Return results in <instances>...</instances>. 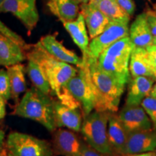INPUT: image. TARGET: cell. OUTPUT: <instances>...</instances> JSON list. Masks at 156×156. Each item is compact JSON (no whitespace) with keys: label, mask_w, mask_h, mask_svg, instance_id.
<instances>
[{"label":"cell","mask_w":156,"mask_h":156,"mask_svg":"<svg viewBox=\"0 0 156 156\" xmlns=\"http://www.w3.org/2000/svg\"><path fill=\"white\" fill-rule=\"evenodd\" d=\"M95 100V111L116 113L126 85L103 71L98 59L82 57Z\"/></svg>","instance_id":"7a4b0ae2"},{"label":"cell","mask_w":156,"mask_h":156,"mask_svg":"<svg viewBox=\"0 0 156 156\" xmlns=\"http://www.w3.org/2000/svg\"><path fill=\"white\" fill-rule=\"evenodd\" d=\"M129 37L135 47L145 48L153 44V36L148 25L145 12L137 15L130 25Z\"/></svg>","instance_id":"e0dca14e"},{"label":"cell","mask_w":156,"mask_h":156,"mask_svg":"<svg viewBox=\"0 0 156 156\" xmlns=\"http://www.w3.org/2000/svg\"><path fill=\"white\" fill-rule=\"evenodd\" d=\"M153 78L146 76L130 78L128 84L126 105H140L142 101L151 95L154 83Z\"/></svg>","instance_id":"2e32d148"},{"label":"cell","mask_w":156,"mask_h":156,"mask_svg":"<svg viewBox=\"0 0 156 156\" xmlns=\"http://www.w3.org/2000/svg\"><path fill=\"white\" fill-rule=\"evenodd\" d=\"M119 6L130 17L133 15L135 11V4L133 0H116Z\"/></svg>","instance_id":"f546056e"},{"label":"cell","mask_w":156,"mask_h":156,"mask_svg":"<svg viewBox=\"0 0 156 156\" xmlns=\"http://www.w3.org/2000/svg\"><path fill=\"white\" fill-rule=\"evenodd\" d=\"M5 101V99H4L3 98H2V95H0V101Z\"/></svg>","instance_id":"ab89813d"},{"label":"cell","mask_w":156,"mask_h":156,"mask_svg":"<svg viewBox=\"0 0 156 156\" xmlns=\"http://www.w3.org/2000/svg\"><path fill=\"white\" fill-rule=\"evenodd\" d=\"M5 145L12 156H52L54 153L51 145L46 140L19 132H11Z\"/></svg>","instance_id":"8992f818"},{"label":"cell","mask_w":156,"mask_h":156,"mask_svg":"<svg viewBox=\"0 0 156 156\" xmlns=\"http://www.w3.org/2000/svg\"><path fill=\"white\" fill-rule=\"evenodd\" d=\"M5 143V132L4 130L0 129V151H2Z\"/></svg>","instance_id":"e575fe53"},{"label":"cell","mask_w":156,"mask_h":156,"mask_svg":"<svg viewBox=\"0 0 156 156\" xmlns=\"http://www.w3.org/2000/svg\"><path fill=\"white\" fill-rule=\"evenodd\" d=\"M155 152H156V150H155Z\"/></svg>","instance_id":"ee69618b"},{"label":"cell","mask_w":156,"mask_h":156,"mask_svg":"<svg viewBox=\"0 0 156 156\" xmlns=\"http://www.w3.org/2000/svg\"><path fill=\"white\" fill-rule=\"evenodd\" d=\"M8 156H12V155H10V154H9V153H8Z\"/></svg>","instance_id":"b9f144b4"},{"label":"cell","mask_w":156,"mask_h":156,"mask_svg":"<svg viewBox=\"0 0 156 156\" xmlns=\"http://www.w3.org/2000/svg\"><path fill=\"white\" fill-rule=\"evenodd\" d=\"M0 12H9L18 18L30 35L39 20L36 0H2Z\"/></svg>","instance_id":"9c48e42d"},{"label":"cell","mask_w":156,"mask_h":156,"mask_svg":"<svg viewBox=\"0 0 156 156\" xmlns=\"http://www.w3.org/2000/svg\"><path fill=\"white\" fill-rule=\"evenodd\" d=\"M77 68V75L67 82L65 87L70 95L79 103L83 116L85 117L95 109V100L83 63Z\"/></svg>","instance_id":"ba28073f"},{"label":"cell","mask_w":156,"mask_h":156,"mask_svg":"<svg viewBox=\"0 0 156 156\" xmlns=\"http://www.w3.org/2000/svg\"><path fill=\"white\" fill-rule=\"evenodd\" d=\"M80 3L76 0H49L48 8L62 23L73 21L80 12Z\"/></svg>","instance_id":"7402d4cb"},{"label":"cell","mask_w":156,"mask_h":156,"mask_svg":"<svg viewBox=\"0 0 156 156\" xmlns=\"http://www.w3.org/2000/svg\"><path fill=\"white\" fill-rule=\"evenodd\" d=\"M76 1L82 5V4H87L90 0H76Z\"/></svg>","instance_id":"8d00e7d4"},{"label":"cell","mask_w":156,"mask_h":156,"mask_svg":"<svg viewBox=\"0 0 156 156\" xmlns=\"http://www.w3.org/2000/svg\"><path fill=\"white\" fill-rule=\"evenodd\" d=\"M80 12L85 18L89 37L91 39L101 34L111 21V19L90 2L82 4Z\"/></svg>","instance_id":"9a60e30c"},{"label":"cell","mask_w":156,"mask_h":156,"mask_svg":"<svg viewBox=\"0 0 156 156\" xmlns=\"http://www.w3.org/2000/svg\"><path fill=\"white\" fill-rule=\"evenodd\" d=\"M111 112L93 110L84 117L80 132L88 145L106 155L116 153L108 141L107 127Z\"/></svg>","instance_id":"5b68a950"},{"label":"cell","mask_w":156,"mask_h":156,"mask_svg":"<svg viewBox=\"0 0 156 156\" xmlns=\"http://www.w3.org/2000/svg\"><path fill=\"white\" fill-rule=\"evenodd\" d=\"M54 113L56 129L65 127L74 132H80L83 113L78 107H72L59 101H54Z\"/></svg>","instance_id":"8fae6325"},{"label":"cell","mask_w":156,"mask_h":156,"mask_svg":"<svg viewBox=\"0 0 156 156\" xmlns=\"http://www.w3.org/2000/svg\"><path fill=\"white\" fill-rule=\"evenodd\" d=\"M118 117L129 134L153 129V124L140 105H124Z\"/></svg>","instance_id":"30bf717a"},{"label":"cell","mask_w":156,"mask_h":156,"mask_svg":"<svg viewBox=\"0 0 156 156\" xmlns=\"http://www.w3.org/2000/svg\"><path fill=\"white\" fill-rule=\"evenodd\" d=\"M82 144L83 141L73 132L61 128L55 130L53 137V151L57 155L77 156Z\"/></svg>","instance_id":"4fadbf2b"},{"label":"cell","mask_w":156,"mask_h":156,"mask_svg":"<svg viewBox=\"0 0 156 156\" xmlns=\"http://www.w3.org/2000/svg\"><path fill=\"white\" fill-rule=\"evenodd\" d=\"M63 25L73 38L74 43L80 49L83 54L82 57H85L88 50L90 41L83 15L80 12L75 20L63 23Z\"/></svg>","instance_id":"d6986e66"},{"label":"cell","mask_w":156,"mask_h":156,"mask_svg":"<svg viewBox=\"0 0 156 156\" xmlns=\"http://www.w3.org/2000/svg\"><path fill=\"white\" fill-rule=\"evenodd\" d=\"M108 141L115 153L122 155L129 133L123 126L116 113H111L107 127Z\"/></svg>","instance_id":"44dd1931"},{"label":"cell","mask_w":156,"mask_h":156,"mask_svg":"<svg viewBox=\"0 0 156 156\" xmlns=\"http://www.w3.org/2000/svg\"><path fill=\"white\" fill-rule=\"evenodd\" d=\"M134 47L129 36L124 37L101 52L98 64L103 71L126 85L131 78L129 64Z\"/></svg>","instance_id":"277c9868"},{"label":"cell","mask_w":156,"mask_h":156,"mask_svg":"<svg viewBox=\"0 0 156 156\" xmlns=\"http://www.w3.org/2000/svg\"><path fill=\"white\" fill-rule=\"evenodd\" d=\"M2 0H0V2H2Z\"/></svg>","instance_id":"7bdbcfd3"},{"label":"cell","mask_w":156,"mask_h":156,"mask_svg":"<svg viewBox=\"0 0 156 156\" xmlns=\"http://www.w3.org/2000/svg\"><path fill=\"white\" fill-rule=\"evenodd\" d=\"M145 48L147 50L148 57H149L152 68L153 69L154 75H155V80L156 83V46L152 44Z\"/></svg>","instance_id":"1f68e13d"},{"label":"cell","mask_w":156,"mask_h":156,"mask_svg":"<svg viewBox=\"0 0 156 156\" xmlns=\"http://www.w3.org/2000/svg\"><path fill=\"white\" fill-rule=\"evenodd\" d=\"M0 156H8V153H7V151L5 150L0 151Z\"/></svg>","instance_id":"74e56055"},{"label":"cell","mask_w":156,"mask_h":156,"mask_svg":"<svg viewBox=\"0 0 156 156\" xmlns=\"http://www.w3.org/2000/svg\"><path fill=\"white\" fill-rule=\"evenodd\" d=\"M145 12L151 34L153 37H156V10L148 9Z\"/></svg>","instance_id":"4dcf8cb0"},{"label":"cell","mask_w":156,"mask_h":156,"mask_svg":"<svg viewBox=\"0 0 156 156\" xmlns=\"http://www.w3.org/2000/svg\"><path fill=\"white\" fill-rule=\"evenodd\" d=\"M151 95V96H153L156 98V84L155 85H153V88H152V90L151 92V95Z\"/></svg>","instance_id":"d590c367"},{"label":"cell","mask_w":156,"mask_h":156,"mask_svg":"<svg viewBox=\"0 0 156 156\" xmlns=\"http://www.w3.org/2000/svg\"><path fill=\"white\" fill-rule=\"evenodd\" d=\"M153 44L156 46V37H153Z\"/></svg>","instance_id":"f35d334b"},{"label":"cell","mask_w":156,"mask_h":156,"mask_svg":"<svg viewBox=\"0 0 156 156\" xmlns=\"http://www.w3.org/2000/svg\"><path fill=\"white\" fill-rule=\"evenodd\" d=\"M0 95L5 101L11 98L10 83L7 69H0Z\"/></svg>","instance_id":"83f0119b"},{"label":"cell","mask_w":156,"mask_h":156,"mask_svg":"<svg viewBox=\"0 0 156 156\" xmlns=\"http://www.w3.org/2000/svg\"><path fill=\"white\" fill-rule=\"evenodd\" d=\"M54 102L49 95L33 87L26 91L17 103L13 114L36 121L49 132L56 129L54 119Z\"/></svg>","instance_id":"3957f363"},{"label":"cell","mask_w":156,"mask_h":156,"mask_svg":"<svg viewBox=\"0 0 156 156\" xmlns=\"http://www.w3.org/2000/svg\"><path fill=\"white\" fill-rule=\"evenodd\" d=\"M130 17L111 20L106 28L90 41L85 57L98 59L103 50L124 37L129 36Z\"/></svg>","instance_id":"52a82bcc"},{"label":"cell","mask_w":156,"mask_h":156,"mask_svg":"<svg viewBox=\"0 0 156 156\" xmlns=\"http://www.w3.org/2000/svg\"><path fill=\"white\" fill-rule=\"evenodd\" d=\"M89 2L92 3L111 20L130 17L129 15L119 6L116 0H90Z\"/></svg>","instance_id":"d4e9b609"},{"label":"cell","mask_w":156,"mask_h":156,"mask_svg":"<svg viewBox=\"0 0 156 156\" xmlns=\"http://www.w3.org/2000/svg\"><path fill=\"white\" fill-rule=\"evenodd\" d=\"M25 71V67L21 63L7 67L10 83L11 98L15 101L18 100L20 95L26 90Z\"/></svg>","instance_id":"603a6c76"},{"label":"cell","mask_w":156,"mask_h":156,"mask_svg":"<svg viewBox=\"0 0 156 156\" xmlns=\"http://www.w3.org/2000/svg\"><path fill=\"white\" fill-rule=\"evenodd\" d=\"M156 130L151 129L129 134L122 155L155 151Z\"/></svg>","instance_id":"7c38bea8"},{"label":"cell","mask_w":156,"mask_h":156,"mask_svg":"<svg viewBox=\"0 0 156 156\" xmlns=\"http://www.w3.org/2000/svg\"><path fill=\"white\" fill-rule=\"evenodd\" d=\"M26 71L34 87L46 95L51 93L50 85L38 64L33 59L28 58Z\"/></svg>","instance_id":"cb8c5ba5"},{"label":"cell","mask_w":156,"mask_h":156,"mask_svg":"<svg viewBox=\"0 0 156 156\" xmlns=\"http://www.w3.org/2000/svg\"><path fill=\"white\" fill-rule=\"evenodd\" d=\"M47 52L60 61L75 65L79 67L83 63V58L73 51L68 49L62 43L56 39L54 35H46L39 41Z\"/></svg>","instance_id":"5bb4252c"},{"label":"cell","mask_w":156,"mask_h":156,"mask_svg":"<svg viewBox=\"0 0 156 156\" xmlns=\"http://www.w3.org/2000/svg\"><path fill=\"white\" fill-rule=\"evenodd\" d=\"M6 115L5 101H0V119L5 118Z\"/></svg>","instance_id":"836d02e7"},{"label":"cell","mask_w":156,"mask_h":156,"mask_svg":"<svg viewBox=\"0 0 156 156\" xmlns=\"http://www.w3.org/2000/svg\"><path fill=\"white\" fill-rule=\"evenodd\" d=\"M26 58V52L20 46L0 33V65L8 67L22 63Z\"/></svg>","instance_id":"ac0fdd59"},{"label":"cell","mask_w":156,"mask_h":156,"mask_svg":"<svg viewBox=\"0 0 156 156\" xmlns=\"http://www.w3.org/2000/svg\"><path fill=\"white\" fill-rule=\"evenodd\" d=\"M0 33L3 34L4 36H7V38L11 39L12 41L16 43L19 46H20L25 51V52L30 47V45L27 44L22 37L19 36L18 34H16L13 30H12L10 28H9L1 20H0Z\"/></svg>","instance_id":"484cf974"},{"label":"cell","mask_w":156,"mask_h":156,"mask_svg":"<svg viewBox=\"0 0 156 156\" xmlns=\"http://www.w3.org/2000/svg\"><path fill=\"white\" fill-rule=\"evenodd\" d=\"M77 156H109L100 153L87 143L83 142L81 148ZM112 156V155H110Z\"/></svg>","instance_id":"f1b7e54d"},{"label":"cell","mask_w":156,"mask_h":156,"mask_svg":"<svg viewBox=\"0 0 156 156\" xmlns=\"http://www.w3.org/2000/svg\"><path fill=\"white\" fill-rule=\"evenodd\" d=\"M141 106L151 119L153 129L156 130V98L149 95L142 101Z\"/></svg>","instance_id":"4316f807"},{"label":"cell","mask_w":156,"mask_h":156,"mask_svg":"<svg viewBox=\"0 0 156 156\" xmlns=\"http://www.w3.org/2000/svg\"><path fill=\"white\" fill-rule=\"evenodd\" d=\"M154 8H155V9L156 10V4L155 5V6H154Z\"/></svg>","instance_id":"60d3db41"},{"label":"cell","mask_w":156,"mask_h":156,"mask_svg":"<svg viewBox=\"0 0 156 156\" xmlns=\"http://www.w3.org/2000/svg\"><path fill=\"white\" fill-rule=\"evenodd\" d=\"M129 69L132 77L146 76L155 80L153 69L145 48H134L130 56Z\"/></svg>","instance_id":"ffe728a7"},{"label":"cell","mask_w":156,"mask_h":156,"mask_svg":"<svg viewBox=\"0 0 156 156\" xmlns=\"http://www.w3.org/2000/svg\"><path fill=\"white\" fill-rule=\"evenodd\" d=\"M123 156H156V152L151 151V152H147V153L129 154V155H123Z\"/></svg>","instance_id":"d6a6232c"},{"label":"cell","mask_w":156,"mask_h":156,"mask_svg":"<svg viewBox=\"0 0 156 156\" xmlns=\"http://www.w3.org/2000/svg\"><path fill=\"white\" fill-rule=\"evenodd\" d=\"M27 58L33 59L38 64L49 83L51 93L60 102L72 107L80 108L75 99L66 89L68 81L77 75L78 68L57 59L46 51L40 42L30 45L26 51Z\"/></svg>","instance_id":"6da1fadb"}]
</instances>
